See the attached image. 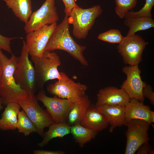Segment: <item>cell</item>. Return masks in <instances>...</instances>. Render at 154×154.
Masks as SVG:
<instances>
[{
  "label": "cell",
  "mask_w": 154,
  "mask_h": 154,
  "mask_svg": "<svg viewBox=\"0 0 154 154\" xmlns=\"http://www.w3.org/2000/svg\"><path fill=\"white\" fill-rule=\"evenodd\" d=\"M125 19L124 24L129 28L126 36H130L137 31L154 27V21L151 17H140Z\"/></svg>",
  "instance_id": "22"
},
{
  "label": "cell",
  "mask_w": 154,
  "mask_h": 154,
  "mask_svg": "<svg viewBox=\"0 0 154 154\" xmlns=\"http://www.w3.org/2000/svg\"><path fill=\"white\" fill-rule=\"evenodd\" d=\"M49 127L48 130L44 133L43 139L38 144V146L43 147L53 139L62 138L70 133L71 126L66 122L54 123Z\"/></svg>",
  "instance_id": "21"
},
{
  "label": "cell",
  "mask_w": 154,
  "mask_h": 154,
  "mask_svg": "<svg viewBox=\"0 0 154 154\" xmlns=\"http://www.w3.org/2000/svg\"><path fill=\"white\" fill-rule=\"evenodd\" d=\"M96 108L104 115L110 124L109 131L110 133H112L117 127L126 125L125 106L104 105Z\"/></svg>",
  "instance_id": "17"
},
{
  "label": "cell",
  "mask_w": 154,
  "mask_h": 154,
  "mask_svg": "<svg viewBox=\"0 0 154 154\" xmlns=\"http://www.w3.org/2000/svg\"><path fill=\"white\" fill-rule=\"evenodd\" d=\"M149 42L135 34L124 37L117 46L124 63L129 65H138L142 59V54Z\"/></svg>",
  "instance_id": "8"
},
{
  "label": "cell",
  "mask_w": 154,
  "mask_h": 154,
  "mask_svg": "<svg viewBox=\"0 0 154 154\" xmlns=\"http://www.w3.org/2000/svg\"><path fill=\"white\" fill-rule=\"evenodd\" d=\"M38 101L34 95L21 101L18 104L34 123L36 132L43 136L44 129L55 122L47 111L40 106Z\"/></svg>",
  "instance_id": "7"
},
{
  "label": "cell",
  "mask_w": 154,
  "mask_h": 154,
  "mask_svg": "<svg viewBox=\"0 0 154 154\" xmlns=\"http://www.w3.org/2000/svg\"><path fill=\"white\" fill-rule=\"evenodd\" d=\"M59 17L55 5V0H46L40 7L32 13L24 30L26 33L43 26L56 23Z\"/></svg>",
  "instance_id": "11"
},
{
  "label": "cell",
  "mask_w": 154,
  "mask_h": 154,
  "mask_svg": "<svg viewBox=\"0 0 154 154\" xmlns=\"http://www.w3.org/2000/svg\"><path fill=\"white\" fill-rule=\"evenodd\" d=\"M150 123L145 121L133 119L128 123L125 132L126 144L124 154H134L144 143L149 139L148 131Z\"/></svg>",
  "instance_id": "9"
},
{
  "label": "cell",
  "mask_w": 154,
  "mask_h": 154,
  "mask_svg": "<svg viewBox=\"0 0 154 154\" xmlns=\"http://www.w3.org/2000/svg\"><path fill=\"white\" fill-rule=\"evenodd\" d=\"M17 38L23 39L21 37H9L0 34V50H3L7 52L12 54L11 46V41Z\"/></svg>",
  "instance_id": "28"
},
{
  "label": "cell",
  "mask_w": 154,
  "mask_h": 154,
  "mask_svg": "<svg viewBox=\"0 0 154 154\" xmlns=\"http://www.w3.org/2000/svg\"><path fill=\"white\" fill-rule=\"evenodd\" d=\"M34 65L37 85L43 88L48 81L57 79L61 76L58 68L61 64L60 58L55 52H44L41 57H31Z\"/></svg>",
  "instance_id": "5"
},
{
  "label": "cell",
  "mask_w": 154,
  "mask_h": 154,
  "mask_svg": "<svg viewBox=\"0 0 154 154\" xmlns=\"http://www.w3.org/2000/svg\"><path fill=\"white\" fill-rule=\"evenodd\" d=\"M97 97L96 107L104 105L125 106L130 99L123 90L112 86L99 90Z\"/></svg>",
  "instance_id": "14"
},
{
  "label": "cell",
  "mask_w": 154,
  "mask_h": 154,
  "mask_svg": "<svg viewBox=\"0 0 154 154\" xmlns=\"http://www.w3.org/2000/svg\"><path fill=\"white\" fill-rule=\"evenodd\" d=\"M115 11L120 19L124 18L127 13L136 5L137 0H115Z\"/></svg>",
  "instance_id": "25"
},
{
  "label": "cell",
  "mask_w": 154,
  "mask_h": 154,
  "mask_svg": "<svg viewBox=\"0 0 154 154\" xmlns=\"http://www.w3.org/2000/svg\"><path fill=\"white\" fill-rule=\"evenodd\" d=\"M6 106L0 119V130H15L17 129L18 114L21 107L16 102L10 103Z\"/></svg>",
  "instance_id": "19"
},
{
  "label": "cell",
  "mask_w": 154,
  "mask_h": 154,
  "mask_svg": "<svg viewBox=\"0 0 154 154\" xmlns=\"http://www.w3.org/2000/svg\"><path fill=\"white\" fill-rule=\"evenodd\" d=\"M15 15L25 24L32 13L31 0H2Z\"/></svg>",
  "instance_id": "20"
},
{
  "label": "cell",
  "mask_w": 154,
  "mask_h": 154,
  "mask_svg": "<svg viewBox=\"0 0 154 154\" xmlns=\"http://www.w3.org/2000/svg\"><path fill=\"white\" fill-rule=\"evenodd\" d=\"M80 124L84 127L98 132L106 128L109 123L95 106L91 104Z\"/></svg>",
  "instance_id": "16"
},
{
  "label": "cell",
  "mask_w": 154,
  "mask_h": 154,
  "mask_svg": "<svg viewBox=\"0 0 154 154\" xmlns=\"http://www.w3.org/2000/svg\"><path fill=\"white\" fill-rule=\"evenodd\" d=\"M36 97L46 107L55 123L66 122L74 101L54 95L53 97L48 96L43 88L40 89Z\"/></svg>",
  "instance_id": "10"
},
{
  "label": "cell",
  "mask_w": 154,
  "mask_h": 154,
  "mask_svg": "<svg viewBox=\"0 0 154 154\" xmlns=\"http://www.w3.org/2000/svg\"><path fill=\"white\" fill-rule=\"evenodd\" d=\"M57 23L45 25L27 33L25 43L31 57H41L57 25Z\"/></svg>",
  "instance_id": "12"
},
{
  "label": "cell",
  "mask_w": 154,
  "mask_h": 154,
  "mask_svg": "<svg viewBox=\"0 0 154 154\" xmlns=\"http://www.w3.org/2000/svg\"><path fill=\"white\" fill-rule=\"evenodd\" d=\"M102 11L100 5L87 9H83L78 5L74 7L68 16L69 23L73 25L74 36L79 39H85L96 18Z\"/></svg>",
  "instance_id": "3"
},
{
  "label": "cell",
  "mask_w": 154,
  "mask_h": 154,
  "mask_svg": "<svg viewBox=\"0 0 154 154\" xmlns=\"http://www.w3.org/2000/svg\"><path fill=\"white\" fill-rule=\"evenodd\" d=\"M64 5V11L68 16L73 8L77 6L75 0H62Z\"/></svg>",
  "instance_id": "30"
},
{
  "label": "cell",
  "mask_w": 154,
  "mask_h": 154,
  "mask_svg": "<svg viewBox=\"0 0 154 154\" xmlns=\"http://www.w3.org/2000/svg\"><path fill=\"white\" fill-rule=\"evenodd\" d=\"M17 129L18 132L25 136L32 133L36 132L34 123L23 110L20 111L18 114Z\"/></svg>",
  "instance_id": "24"
},
{
  "label": "cell",
  "mask_w": 154,
  "mask_h": 154,
  "mask_svg": "<svg viewBox=\"0 0 154 154\" xmlns=\"http://www.w3.org/2000/svg\"><path fill=\"white\" fill-rule=\"evenodd\" d=\"M70 133L75 142L82 148L84 144L95 138L98 132L84 127L80 123L71 126Z\"/></svg>",
  "instance_id": "23"
},
{
  "label": "cell",
  "mask_w": 154,
  "mask_h": 154,
  "mask_svg": "<svg viewBox=\"0 0 154 154\" xmlns=\"http://www.w3.org/2000/svg\"><path fill=\"white\" fill-rule=\"evenodd\" d=\"M11 54V57L8 58L0 50V61L3 70L0 80V97L6 105L11 102L18 103L29 97L27 92L15 82L14 74L17 57Z\"/></svg>",
  "instance_id": "2"
},
{
  "label": "cell",
  "mask_w": 154,
  "mask_h": 154,
  "mask_svg": "<svg viewBox=\"0 0 154 154\" xmlns=\"http://www.w3.org/2000/svg\"><path fill=\"white\" fill-rule=\"evenodd\" d=\"M124 37L121 32L117 29H111L100 34L98 38L101 40L111 43H120Z\"/></svg>",
  "instance_id": "27"
},
{
  "label": "cell",
  "mask_w": 154,
  "mask_h": 154,
  "mask_svg": "<svg viewBox=\"0 0 154 154\" xmlns=\"http://www.w3.org/2000/svg\"><path fill=\"white\" fill-rule=\"evenodd\" d=\"M122 71L127 77L121 88L126 92L130 98H134L143 102L144 98L142 91L146 83L142 80L140 75L141 72L138 65L125 66Z\"/></svg>",
  "instance_id": "13"
},
{
  "label": "cell",
  "mask_w": 154,
  "mask_h": 154,
  "mask_svg": "<svg viewBox=\"0 0 154 154\" xmlns=\"http://www.w3.org/2000/svg\"><path fill=\"white\" fill-rule=\"evenodd\" d=\"M3 72V67L2 64L0 61V80L2 76Z\"/></svg>",
  "instance_id": "33"
},
{
  "label": "cell",
  "mask_w": 154,
  "mask_h": 154,
  "mask_svg": "<svg viewBox=\"0 0 154 154\" xmlns=\"http://www.w3.org/2000/svg\"><path fill=\"white\" fill-rule=\"evenodd\" d=\"M143 96L148 98L151 104L154 105V93L151 86L147 84L143 88L142 91Z\"/></svg>",
  "instance_id": "29"
},
{
  "label": "cell",
  "mask_w": 154,
  "mask_h": 154,
  "mask_svg": "<svg viewBox=\"0 0 154 154\" xmlns=\"http://www.w3.org/2000/svg\"><path fill=\"white\" fill-rule=\"evenodd\" d=\"M152 146L148 143V142L143 144L137 150V154H149L150 151L152 149Z\"/></svg>",
  "instance_id": "31"
},
{
  "label": "cell",
  "mask_w": 154,
  "mask_h": 154,
  "mask_svg": "<svg viewBox=\"0 0 154 154\" xmlns=\"http://www.w3.org/2000/svg\"><path fill=\"white\" fill-rule=\"evenodd\" d=\"M143 102L134 98L130 99L125 106L126 125L133 119L142 120L151 123V108L149 106L145 105Z\"/></svg>",
  "instance_id": "15"
},
{
  "label": "cell",
  "mask_w": 154,
  "mask_h": 154,
  "mask_svg": "<svg viewBox=\"0 0 154 154\" xmlns=\"http://www.w3.org/2000/svg\"><path fill=\"white\" fill-rule=\"evenodd\" d=\"M61 78L46 87L48 92L59 98L74 101L86 94L87 86L80 82H76L64 73L60 72Z\"/></svg>",
  "instance_id": "6"
},
{
  "label": "cell",
  "mask_w": 154,
  "mask_h": 154,
  "mask_svg": "<svg viewBox=\"0 0 154 154\" xmlns=\"http://www.w3.org/2000/svg\"><path fill=\"white\" fill-rule=\"evenodd\" d=\"M143 7L139 11H129L125 15V19L129 18L145 17L152 18L151 10L154 5V0H145Z\"/></svg>",
  "instance_id": "26"
},
{
  "label": "cell",
  "mask_w": 154,
  "mask_h": 154,
  "mask_svg": "<svg viewBox=\"0 0 154 154\" xmlns=\"http://www.w3.org/2000/svg\"><path fill=\"white\" fill-rule=\"evenodd\" d=\"M34 154H64L65 152L60 150L52 151L42 149L35 150L33 151Z\"/></svg>",
  "instance_id": "32"
},
{
  "label": "cell",
  "mask_w": 154,
  "mask_h": 154,
  "mask_svg": "<svg viewBox=\"0 0 154 154\" xmlns=\"http://www.w3.org/2000/svg\"><path fill=\"white\" fill-rule=\"evenodd\" d=\"M90 105L91 101L86 94L74 101L68 115L67 123L70 126L80 123Z\"/></svg>",
  "instance_id": "18"
},
{
  "label": "cell",
  "mask_w": 154,
  "mask_h": 154,
  "mask_svg": "<svg viewBox=\"0 0 154 154\" xmlns=\"http://www.w3.org/2000/svg\"><path fill=\"white\" fill-rule=\"evenodd\" d=\"M29 55L25 41L23 40L20 55L17 57L14 77L16 84L31 97L36 92L37 85L34 67L29 59Z\"/></svg>",
  "instance_id": "4"
},
{
  "label": "cell",
  "mask_w": 154,
  "mask_h": 154,
  "mask_svg": "<svg viewBox=\"0 0 154 154\" xmlns=\"http://www.w3.org/2000/svg\"><path fill=\"white\" fill-rule=\"evenodd\" d=\"M154 154V150L152 149L150 151L149 154Z\"/></svg>",
  "instance_id": "35"
},
{
  "label": "cell",
  "mask_w": 154,
  "mask_h": 154,
  "mask_svg": "<svg viewBox=\"0 0 154 154\" xmlns=\"http://www.w3.org/2000/svg\"><path fill=\"white\" fill-rule=\"evenodd\" d=\"M3 103L2 100L0 97V112L1 110L3 108Z\"/></svg>",
  "instance_id": "34"
},
{
  "label": "cell",
  "mask_w": 154,
  "mask_h": 154,
  "mask_svg": "<svg viewBox=\"0 0 154 154\" xmlns=\"http://www.w3.org/2000/svg\"><path fill=\"white\" fill-rule=\"evenodd\" d=\"M68 16L65 14L61 23L57 25L45 48L44 52L59 50L68 52L84 66L88 62L83 54L86 47L78 44L71 36Z\"/></svg>",
  "instance_id": "1"
}]
</instances>
